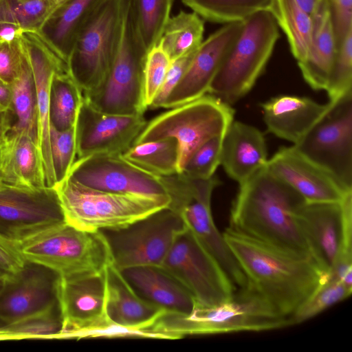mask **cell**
<instances>
[{"label": "cell", "mask_w": 352, "mask_h": 352, "mask_svg": "<svg viewBox=\"0 0 352 352\" xmlns=\"http://www.w3.org/2000/svg\"><path fill=\"white\" fill-rule=\"evenodd\" d=\"M239 185L230 228L285 252L311 257L297 217L305 200L297 192L267 165Z\"/></svg>", "instance_id": "1"}, {"label": "cell", "mask_w": 352, "mask_h": 352, "mask_svg": "<svg viewBox=\"0 0 352 352\" xmlns=\"http://www.w3.org/2000/svg\"><path fill=\"white\" fill-rule=\"evenodd\" d=\"M223 234L248 284L283 316L289 318L328 274L311 257L285 252L229 227Z\"/></svg>", "instance_id": "2"}, {"label": "cell", "mask_w": 352, "mask_h": 352, "mask_svg": "<svg viewBox=\"0 0 352 352\" xmlns=\"http://www.w3.org/2000/svg\"><path fill=\"white\" fill-rule=\"evenodd\" d=\"M288 326L289 318L280 314L248 284L215 306L195 305L185 314L164 311L146 329L153 338L175 340L190 335L261 331Z\"/></svg>", "instance_id": "3"}, {"label": "cell", "mask_w": 352, "mask_h": 352, "mask_svg": "<svg viewBox=\"0 0 352 352\" xmlns=\"http://www.w3.org/2000/svg\"><path fill=\"white\" fill-rule=\"evenodd\" d=\"M280 36L270 12L258 11L243 21L223 58L208 94L232 105L245 96L263 73Z\"/></svg>", "instance_id": "4"}, {"label": "cell", "mask_w": 352, "mask_h": 352, "mask_svg": "<svg viewBox=\"0 0 352 352\" xmlns=\"http://www.w3.org/2000/svg\"><path fill=\"white\" fill-rule=\"evenodd\" d=\"M16 245L25 261L45 266L60 276L102 274L112 263L99 230H79L67 223L44 230Z\"/></svg>", "instance_id": "5"}, {"label": "cell", "mask_w": 352, "mask_h": 352, "mask_svg": "<svg viewBox=\"0 0 352 352\" xmlns=\"http://www.w3.org/2000/svg\"><path fill=\"white\" fill-rule=\"evenodd\" d=\"M65 222L79 230L98 231L128 225L160 209L170 199L108 192L67 177L54 187Z\"/></svg>", "instance_id": "6"}, {"label": "cell", "mask_w": 352, "mask_h": 352, "mask_svg": "<svg viewBox=\"0 0 352 352\" xmlns=\"http://www.w3.org/2000/svg\"><path fill=\"white\" fill-rule=\"evenodd\" d=\"M129 0H107L78 34L68 72L83 94L98 88L118 51Z\"/></svg>", "instance_id": "7"}, {"label": "cell", "mask_w": 352, "mask_h": 352, "mask_svg": "<svg viewBox=\"0 0 352 352\" xmlns=\"http://www.w3.org/2000/svg\"><path fill=\"white\" fill-rule=\"evenodd\" d=\"M234 110L217 97L206 94L170 108L149 122L133 144L166 138H175L179 145V173L192 153L201 144L224 135L234 120Z\"/></svg>", "instance_id": "8"}, {"label": "cell", "mask_w": 352, "mask_h": 352, "mask_svg": "<svg viewBox=\"0 0 352 352\" xmlns=\"http://www.w3.org/2000/svg\"><path fill=\"white\" fill-rule=\"evenodd\" d=\"M147 53L133 26L128 3L121 39L113 61L100 86L84 94V99L104 113L144 115L148 109L144 94Z\"/></svg>", "instance_id": "9"}, {"label": "cell", "mask_w": 352, "mask_h": 352, "mask_svg": "<svg viewBox=\"0 0 352 352\" xmlns=\"http://www.w3.org/2000/svg\"><path fill=\"white\" fill-rule=\"evenodd\" d=\"M186 227L181 214L168 207L122 227L99 230L119 270L161 265L177 236Z\"/></svg>", "instance_id": "10"}, {"label": "cell", "mask_w": 352, "mask_h": 352, "mask_svg": "<svg viewBox=\"0 0 352 352\" xmlns=\"http://www.w3.org/2000/svg\"><path fill=\"white\" fill-rule=\"evenodd\" d=\"M329 102L324 116L293 146L351 192L352 90Z\"/></svg>", "instance_id": "11"}, {"label": "cell", "mask_w": 352, "mask_h": 352, "mask_svg": "<svg viewBox=\"0 0 352 352\" xmlns=\"http://www.w3.org/2000/svg\"><path fill=\"white\" fill-rule=\"evenodd\" d=\"M161 265L186 287L196 306L217 305L236 291L228 275L187 227L177 236Z\"/></svg>", "instance_id": "12"}, {"label": "cell", "mask_w": 352, "mask_h": 352, "mask_svg": "<svg viewBox=\"0 0 352 352\" xmlns=\"http://www.w3.org/2000/svg\"><path fill=\"white\" fill-rule=\"evenodd\" d=\"M298 221L311 256L329 274L339 252L352 254V192L339 201H305Z\"/></svg>", "instance_id": "13"}, {"label": "cell", "mask_w": 352, "mask_h": 352, "mask_svg": "<svg viewBox=\"0 0 352 352\" xmlns=\"http://www.w3.org/2000/svg\"><path fill=\"white\" fill-rule=\"evenodd\" d=\"M68 177L101 191L170 199L162 177L134 165L122 154L100 153L76 159Z\"/></svg>", "instance_id": "14"}, {"label": "cell", "mask_w": 352, "mask_h": 352, "mask_svg": "<svg viewBox=\"0 0 352 352\" xmlns=\"http://www.w3.org/2000/svg\"><path fill=\"white\" fill-rule=\"evenodd\" d=\"M66 223L54 188L0 187V234L19 242Z\"/></svg>", "instance_id": "15"}, {"label": "cell", "mask_w": 352, "mask_h": 352, "mask_svg": "<svg viewBox=\"0 0 352 352\" xmlns=\"http://www.w3.org/2000/svg\"><path fill=\"white\" fill-rule=\"evenodd\" d=\"M219 184L220 181L215 175L208 179L188 177L179 214L186 227L219 263L234 284L243 287L248 285L247 278L212 216V194Z\"/></svg>", "instance_id": "16"}, {"label": "cell", "mask_w": 352, "mask_h": 352, "mask_svg": "<svg viewBox=\"0 0 352 352\" xmlns=\"http://www.w3.org/2000/svg\"><path fill=\"white\" fill-rule=\"evenodd\" d=\"M105 291L104 273L59 276L57 298L63 326L58 339H77L83 332L111 324L106 313Z\"/></svg>", "instance_id": "17"}, {"label": "cell", "mask_w": 352, "mask_h": 352, "mask_svg": "<svg viewBox=\"0 0 352 352\" xmlns=\"http://www.w3.org/2000/svg\"><path fill=\"white\" fill-rule=\"evenodd\" d=\"M144 115L108 113L83 98L76 123L77 159L94 154H122L145 127Z\"/></svg>", "instance_id": "18"}, {"label": "cell", "mask_w": 352, "mask_h": 352, "mask_svg": "<svg viewBox=\"0 0 352 352\" xmlns=\"http://www.w3.org/2000/svg\"><path fill=\"white\" fill-rule=\"evenodd\" d=\"M59 274L25 261L17 272L8 276L0 290V320L10 322L58 302Z\"/></svg>", "instance_id": "19"}, {"label": "cell", "mask_w": 352, "mask_h": 352, "mask_svg": "<svg viewBox=\"0 0 352 352\" xmlns=\"http://www.w3.org/2000/svg\"><path fill=\"white\" fill-rule=\"evenodd\" d=\"M21 38L30 63L35 84L38 112L37 142L42 155L45 183L47 186L54 188L56 181L50 139L51 85L56 72L68 68L38 32H23Z\"/></svg>", "instance_id": "20"}, {"label": "cell", "mask_w": 352, "mask_h": 352, "mask_svg": "<svg viewBox=\"0 0 352 352\" xmlns=\"http://www.w3.org/2000/svg\"><path fill=\"white\" fill-rule=\"evenodd\" d=\"M241 28L242 21L226 23L203 41L163 108H173L208 93L223 58Z\"/></svg>", "instance_id": "21"}, {"label": "cell", "mask_w": 352, "mask_h": 352, "mask_svg": "<svg viewBox=\"0 0 352 352\" xmlns=\"http://www.w3.org/2000/svg\"><path fill=\"white\" fill-rule=\"evenodd\" d=\"M267 168L307 202L339 201L349 192L294 146L279 148L268 159Z\"/></svg>", "instance_id": "22"}, {"label": "cell", "mask_w": 352, "mask_h": 352, "mask_svg": "<svg viewBox=\"0 0 352 352\" xmlns=\"http://www.w3.org/2000/svg\"><path fill=\"white\" fill-rule=\"evenodd\" d=\"M0 180L17 187L47 186L40 148L28 131L12 125L0 142Z\"/></svg>", "instance_id": "23"}, {"label": "cell", "mask_w": 352, "mask_h": 352, "mask_svg": "<svg viewBox=\"0 0 352 352\" xmlns=\"http://www.w3.org/2000/svg\"><path fill=\"white\" fill-rule=\"evenodd\" d=\"M268 132L296 144L324 116L331 103L310 98L280 95L260 104Z\"/></svg>", "instance_id": "24"}, {"label": "cell", "mask_w": 352, "mask_h": 352, "mask_svg": "<svg viewBox=\"0 0 352 352\" xmlns=\"http://www.w3.org/2000/svg\"><path fill=\"white\" fill-rule=\"evenodd\" d=\"M267 161L262 132L254 126L233 120L223 138L221 165L226 174L239 184L266 166Z\"/></svg>", "instance_id": "25"}, {"label": "cell", "mask_w": 352, "mask_h": 352, "mask_svg": "<svg viewBox=\"0 0 352 352\" xmlns=\"http://www.w3.org/2000/svg\"><path fill=\"white\" fill-rule=\"evenodd\" d=\"M120 271L141 298L166 311L185 314L195 307L188 291L162 265H140Z\"/></svg>", "instance_id": "26"}, {"label": "cell", "mask_w": 352, "mask_h": 352, "mask_svg": "<svg viewBox=\"0 0 352 352\" xmlns=\"http://www.w3.org/2000/svg\"><path fill=\"white\" fill-rule=\"evenodd\" d=\"M104 276L106 313L111 323L144 329L164 311L141 298L112 263L106 268Z\"/></svg>", "instance_id": "27"}, {"label": "cell", "mask_w": 352, "mask_h": 352, "mask_svg": "<svg viewBox=\"0 0 352 352\" xmlns=\"http://www.w3.org/2000/svg\"><path fill=\"white\" fill-rule=\"evenodd\" d=\"M311 15L313 29L309 51L298 65L312 89L324 90L337 51L331 2L321 0Z\"/></svg>", "instance_id": "28"}, {"label": "cell", "mask_w": 352, "mask_h": 352, "mask_svg": "<svg viewBox=\"0 0 352 352\" xmlns=\"http://www.w3.org/2000/svg\"><path fill=\"white\" fill-rule=\"evenodd\" d=\"M107 0H66L53 10L38 31L67 64L76 38Z\"/></svg>", "instance_id": "29"}, {"label": "cell", "mask_w": 352, "mask_h": 352, "mask_svg": "<svg viewBox=\"0 0 352 352\" xmlns=\"http://www.w3.org/2000/svg\"><path fill=\"white\" fill-rule=\"evenodd\" d=\"M287 36L298 63L307 57L311 42L312 18L296 0H272L267 10Z\"/></svg>", "instance_id": "30"}, {"label": "cell", "mask_w": 352, "mask_h": 352, "mask_svg": "<svg viewBox=\"0 0 352 352\" xmlns=\"http://www.w3.org/2000/svg\"><path fill=\"white\" fill-rule=\"evenodd\" d=\"M122 156L139 168L159 177L179 173V145L174 138L133 144Z\"/></svg>", "instance_id": "31"}, {"label": "cell", "mask_w": 352, "mask_h": 352, "mask_svg": "<svg viewBox=\"0 0 352 352\" xmlns=\"http://www.w3.org/2000/svg\"><path fill=\"white\" fill-rule=\"evenodd\" d=\"M204 32V22L195 12H180L168 20L159 41V45L171 60L197 51Z\"/></svg>", "instance_id": "32"}, {"label": "cell", "mask_w": 352, "mask_h": 352, "mask_svg": "<svg viewBox=\"0 0 352 352\" xmlns=\"http://www.w3.org/2000/svg\"><path fill=\"white\" fill-rule=\"evenodd\" d=\"M82 100V91L68 69L56 72L51 85L50 125L60 131L74 126Z\"/></svg>", "instance_id": "33"}, {"label": "cell", "mask_w": 352, "mask_h": 352, "mask_svg": "<svg viewBox=\"0 0 352 352\" xmlns=\"http://www.w3.org/2000/svg\"><path fill=\"white\" fill-rule=\"evenodd\" d=\"M63 320L58 302L37 312L0 325V340L58 339Z\"/></svg>", "instance_id": "34"}, {"label": "cell", "mask_w": 352, "mask_h": 352, "mask_svg": "<svg viewBox=\"0 0 352 352\" xmlns=\"http://www.w3.org/2000/svg\"><path fill=\"white\" fill-rule=\"evenodd\" d=\"M173 0H129L133 26L148 52L156 46L169 19Z\"/></svg>", "instance_id": "35"}, {"label": "cell", "mask_w": 352, "mask_h": 352, "mask_svg": "<svg viewBox=\"0 0 352 352\" xmlns=\"http://www.w3.org/2000/svg\"><path fill=\"white\" fill-rule=\"evenodd\" d=\"M10 86L12 94V112L16 116V121L12 125L16 128L28 131L37 140L36 94L32 70L27 53L21 71Z\"/></svg>", "instance_id": "36"}, {"label": "cell", "mask_w": 352, "mask_h": 352, "mask_svg": "<svg viewBox=\"0 0 352 352\" xmlns=\"http://www.w3.org/2000/svg\"><path fill=\"white\" fill-rule=\"evenodd\" d=\"M272 0H182L201 18L214 23L242 21L261 10H267Z\"/></svg>", "instance_id": "37"}, {"label": "cell", "mask_w": 352, "mask_h": 352, "mask_svg": "<svg viewBox=\"0 0 352 352\" xmlns=\"http://www.w3.org/2000/svg\"><path fill=\"white\" fill-rule=\"evenodd\" d=\"M352 289L329 274L314 293L289 318L291 324L303 322L344 300Z\"/></svg>", "instance_id": "38"}, {"label": "cell", "mask_w": 352, "mask_h": 352, "mask_svg": "<svg viewBox=\"0 0 352 352\" xmlns=\"http://www.w3.org/2000/svg\"><path fill=\"white\" fill-rule=\"evenodd\" d=\"M52 12L47 0H0V21L16 24L24 32H38Z\"/></svg>", "instance_id": "39"}, {"label": "cell", "mask_w": 352, "mask_h": 352, "mask_svg": "<svg viewBox=\"0 0 352 352\" xmlns=\"http://www.w3.org/2000/svg\"><path fill=\"white\" fill-rule=\"evenodd\" d=\"M324 90L332 102L352 90V30L337 49Z\"/></svg>", "instance_id": "40"}, {"label": "cell", "mask_w": 352, "mask_h": 352, "mask_svg": "<svg viewBox=\"0 0 352 352\" xmlns=\"http://www.w3.org/2000/svg\"><path fill=\"white\" fill-rule=\"evenodd\" d=\"M223 135L214 136L198 146L179 173L195 179H208L221 164Z\"/></svg>", "instance_id": "41"}, {"label": "cell", "mask_w": 352, "mask_h": 352, "mask_svg": "<svg viewBox=\"0 0 352 352\" xmlns=\"http://www.w3.org/2000/svg\"><path fill=\"white\" fill-rule=\"evenodd\" d=\"M50 139L52 160L57 184L68 177L76 160V125L63 131L58 130L50 125Z\"/></svg>", "instance_id": "42"}, {"label": "cell", "mask_w": 352, "mask_h": 352, "mask_svg": "<svg viewBox=\"0 0 352 352\" xmlns=\"http://www.w3.org/2000/svg\"><path fill=\"white\" fill-rule=\"evenodd\" d=\"M171 61L157 45L148 52L144 71V102L147 108L161 89Z\"/></svg>", "instance_id": "43"}, {"label": "cell", "mask_w": 352, "mask_h": 352, "mask_svg": "<svg viewBox=\"0 0 352 352\" xmlns=\"http://www.w3.org/2000/svg\"><path fill=\"white\" fill-rule=\"evenodd\" d=\"M26 52L21 36L9 42H0V79L10 85L19 75Z\"/></svg>", "instance_id": "44"}, {"label": "cell", "mask_w": 352, "mask_h": 352, "mask_svg": "<svg viewBox=\"0 0 352 352\" xmlns=\"http://www.w3.org/2000/svg\"><path fill=\"white\" fill-rule=\"evenodd\" d=\"M195 52L171 61L164 81L149 108H163L173 89L180 81L186 72Z\"/></svg>", "instance_id": "45"}, {"label": "cell", "mask_w": 352, "mask_h": 352, "mask_svg": "<svg viewBox=\"0 0 352 352\" xmlns=\"http://www.w3.org/2000/svg\"><path fill=\"white\" fill-rule=\"evenodd\" d=\"M331 4L338 49L346 34L352 30V0H333Z\"/></svg>", "instance_id": "46"}, {"label": "cell", "mask_w": 352, "mask_h": 352, "mask_svg": "<svg viewBox=\"0 0 352 352\" xmlns=\"http://www.w3.org/2000/svg\"><path fill=\"white\" fill-rule=\"evenodd\" d=\"M25 262L16 243L0 234V272L10 276L20 270Z\"/></svg>", "instance_id": "47"}, {"label": "cell", "mask_w": 352, "mask_h": 352, "mask_svg": "<svg viewBox=\"0 0 352 352\" xmlns=\"http://www.w3.org/2000/svg\"><path fill=\"white\" fill-rule=\"evenodd\" d=\"M24 31L17 25L0 21V42H9L19 38Z\"/></svg>", "instance_id": "48"}, {"label": "cell", "mask_w": 352, "mask_h": 352, "mask_svg": "<svg viewBox=\"0 0 352 352\" xmlns=\"http://www.w3.org/2000/svg\"><path fill=\"white\" fill-rule=\"evenodd\" d=\"M0 109L12 111V94L10 85L0 79Z\"/></svg>", "instance_id": "49"}, {"label": "cell", "mask_w": 352, "mask_h": 352, "mask_svg": "<svg viewBox=\"0 0 352 352\" xmlns=\"http://www.w3.org/2000/svg\"><path fill=\"white\" fill-rule=\"evenodd\" d=\"M12 111L0 109V142L6 137L12 124Z\"/></svg>", "instance_id": "50"}, {"label": "cell", "mask_w": 352, "mask_h": 352, "mask_svg": "<svg viewBox=\"0 0 352 352\" xmlns=\"http://www.w3.org/2000/svg\"><path fill=\"white\" fill-rule=\"evenodd\" d=\"M321 0H296L298 3L309 14H311Z\"/></svg>", "instance_id": "51"}, {"label": "cell", "mask_w": 352, "mask_h": 352, "mask_svg": "<svg viewBox=\"0 0 352 352\" xmlns=\"http://www.w3.org/2000/svg\"><path fill=\"white\" fill-rule=\"evenodd\" d=\"M52 7V12L54 9H56L57 7H58L60 5H61L63 2H65L66 0H47Z\"/></svg>", "instance_id": "52"}, {"label": "cell", "mask_w": 352, "mask_h": 352, "mask_svg": "<svg viewBox=\"0 0 352 352\" xmlns=\"http://www.w3.org/2000/svg\"><path fill=\"white\" fill-rule=\"evenodd\" d=\"M0 276H2V277H6L7 276L3 274L1 272H0Z\"/></svg>", "instance_id": "53"}, {"label": "cell", "mask_w": 352, "mask_h": 352, "mask_svg": "<svg viewBox=\"0 0 352 352\" xmlns=\"http://www.w3.org/2000/svg\"><path fill=\"white\" fill-rule=\"evenodd\" d=\"M3 323H4L3 322H2L1 320H0V325H1V324H3Z\"/></svg>", "instance_id": "54"}, {"label": "cell", "mask_w": 352, "mask_h": 352, "mask_svg": "<svg viewBox=\"0 0 352 352\" xmlns=\"http://www.w3.org/2000/svg\"><path fill=\"white\" fill-rule=\"evenodd\" d=\"M1 185H2V183H1V182L0 180V187L1 186Z\"/></svg>", "instance_id": "55"}, {"label": "cell", "mask_w": 352, "mask_h": 352, "mask_svg": "<svg viewBox=\"0 0 352 352\" xmlns=\"http://www.w3.org/2000/svg\"><path fill=\"white\" fill-rule=\"evenodd\" d=\"M329 1L331 3H332L333 0H329Z\"/></svg>", "instance_id": "56"}, {"label": "cell", "mask_w": 352, "mask_h": 352, "mask_svg": "<svg viewBox=\"0 0 352 352\" xmlns=\"http://www.w3.org/2000/svg\"><path fill=\"white\" fill-rule=\"evenodd\" d=\"M0 277H2V276H0Z\"/></svg>", "instance_id": "57"}, {"label": "cell", "mask_w": 352, "mask_h": 352, "mask_svg": "<svg viewBox=\"0 0 352 352\" xmlns=\"http://www.w3.org/2000/svg\"></svg>", "instance_id": "58"}]
</instances>
